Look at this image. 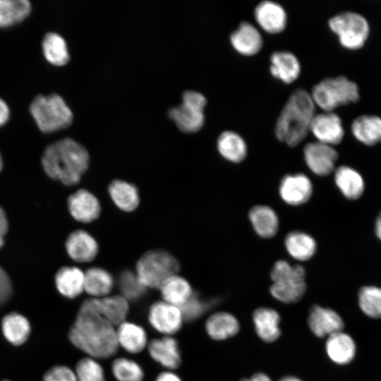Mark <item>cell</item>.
Instances as JSON below:
<instances>
[{
  "label": "cell",
  "mask_w": 381,
  "mask_h": 381,
  "mask_svg": "<svg viewBox=\"0 0 381 381\" xmlns=\"http://www.w3.org/2000/svg\"><path fill=\"white\" fill-rule=\"evenodd\" d=\"M68 338L75 347L95 359L109 358L119 347L116 329L101 315L95 298L81 304Z\"/></svg>",
  "instance_id": "6da1fadb"
},
{
  "label": "cell",
  "mask_w": 381,
  "mask_h": 381,
  "mask_svg": "<svg viewBox=\"0 0 381 381\" xmlns=\"http://www.w3.org/2000/svg\"><path fill=\"white\" fill-rule=\"evenodd\" d=\"M89 155L75 140L66 138L49 145L42 156V165L52 179L66 186L75 185L87 169Z\"/></svg>",
  "instance_id": "7a4b0ae2"
},
{
  "label": "cell",
  "mask_w": 381,
  "mask_h": 381,
  "mask_svg": "<svg viewBox=\"0 0 381 381\" xmlns=\"http://www.w3.org/2000/svg\"><path fill=\"white\" fill-rule=\"evenodd\" d=\"M315 115L310 94L303 89L291 93L276 123L277 138L290 147L299 145L307 136Z\"/></svg>",
  "instance_id": "3957f363"
},
{
  "label": "cell",
  "mask_w": 381,
  "mask_h": 381,
  "mask_svg": "<svg viewBox=\"0 0 381 381\" xmlns=\"http://www.w3.org/2000/svg\"><path fill=\"white\" fill-rule=\"evenodd\" d=\"M273 284L270 291L277 300L291 303L298 301L306 290V271L300 265H291L285 260H277L271 273Z\"/></svg>",
  "instance_id": "277c9868"
},
{
  "label": "cell",
  "mask_w": 381,
  "mask_h": 381,
  "mask_svg": "<svg viewBox=\"0 0 381 381\" xmlns=\"http://www.w3.org/2000/svg\"><path fill=\"white\" fill-rule=\"evenodd\" d=\"M30 111L39 129L45 133L66 128L73 121L71 110L57 94L37 95L30 105Z\"/></svg>",
  "instance_id": "5b68a950"
},
{
  "label": "cell",
  "mask_w": 381,
  "mask_h": 381,
  "mask_svg": "<svg viewBox=\"0 0 381 381\" xmlns=\"http://www.w3.org/2000/svg\"><path fill=\"white\" fill-rule=\"evenodd\" d=\"M310 96L324 111L356 103L360 98L357 84L343 75L322 80L313 87Z\"/></svg>",
  "instance_id": "8992f818"
},
{
  "label": "cell",
  "mask_w": 381,
  "mask_h": 381,
  "mask_svg": "<svg viewBox=\"0 0 381 381\" xmlns=\"http://www.w3.org/2000/svg\"><path fill=\"white\" fill-rule=\"evenodd\" d=\"M179 270V263L173 255L163 250H152L138 260L135 274L146 288L159 289Z\"/></svg>",
  "instance_id": "52a82bcc"
},
{
  "label": "cell",
  "mask_w": 381,
  "mask_h": 381,
  "mask_svg": "<svg viewBox=\"0 0 381 381\" xmlns=\"http://www.w3.org/2000/svg\"><path fill=\"white\" fill-rule=\"evenodd\" d=\"M328 24L330 30L338 37L341 45L347 49H361L369 36L368 20L356 12L339 13L331 18Z\"/></svg>",
  "instance_id": "ba28073f"
},
{
  "label": "cell",
  "mask_w": 381,
  "mask_h": 381,
  "mask_svg": "<svg viewBox=\"0 0 381 381\" xmlns=\"http://www.w3.org/2000/svg\"><path fill=\"white\" fill-rule=\"evenodd\" d=\"M207 100L203 95L195 91H186L183 102L169 111V116L178 128L186 133L198 131L204 124V108Z\"/></svg>",
  "instance_id": "9c48e42d"
},
{
  "label": "cell",
  "mask_w": 381,
  "mask_h": 381,
  "mask_svg": "<svg viewBox=\"0 0 381 381\" xmlns=\"http://www.w3.org/2000/svg\"><path fill=\"white\" fill-rule=\"evenodd\" d=\"M303 153L306 166L314 174L326 176L334 171L338 154L333 146L318 141L309 143Z\"/></svg>",
  "instance_id": "30bf717a"
},
{
  "label": "cell",
  "mask_w": 381,
  "mask_h": 381,
  "mask_svg": "<svg viewBox=\"0 0 381 381\" xmlns=\"http://www.w3.org/2000/svg\"><path fill=\"white\" fill-rule=\"evenodd\" d=\"M147 318L150 325L165 336L179 332L183 322L180 308L164 301L150 306Z\"/></svg>",
  "instance_id": "8fae6325"
},
{
  "label": "cell",
  "mask_w": 381,
  "mask_h": 381,
  "mask_svg": "<svg viewBox=\"0 0 381 381\" xmlns=\"http://www.w3.org/2000/svg\"><path fill=\"white\" fill-rule=\"evenodd\" d=\"M313 193V186L308 176L302 173L286 174L280 181L279 194L287 205L299 206L306 203Z\"/></svg>",
  "instance_id": "7c38bea8"
},
{
  "label": "cell",
  "mask_w": 381,
  "mask_h": 381,
  "mask_svg": "<svg viewBox=\"0 0 381 381\" xmlns=\"http://www.w3.org/2000/svg\"><path fill=\"white\" fill-rule=\"evenodd\" d=\"M310 131L318 142L334 146L341 142L344 129L340 117L333 111L315 114Z\"/></svg>",
  "instance_id": "4fadbf2b"
},
{
  "label": "cell",
  "mask_w": 381,
  "mask_h": 381,
  "mask_svg": "<svg viewBox=\"0 0 381 381\" xmlns=\"http://www.w3.org/2000/svg\"><path fill=\"white\" fill-rule=\"evenodd\" d=\"M308 323L310 330L318 337H329L341 332L344 328L343 320L337 312L318 305L311 307Z\"/></svg>",
  "instance_id": "5bb4252c"
},
{
  "label": "cell",
  "mask_w": 381,
  "mask_h": 381,
  "mask_svg": "<svg viewBox=\"0 0 381 381\" xmlns=\"http://www.w3.org/2000/svg\"><path fill=\"white\" fill-rule=\"evenodd\" d=\"M150 357L169 370L178 368L181 363L179 344L171 336H164L152 339L147 344Z\"/></svg>",
  "instance_id": "9a60e30c"
},
{
  "label": "cell",
  "mask_w": 381,
  "mask_h": 381,
  "mask_svg": "<svg viewBox=\"0 0 381 381\" xmlns=\"http://www.w3.org/2000/svg\"><path fill=\"white\" fill-rule=\"evenodd\" d=\"M68 206L71 216L84 223L96 219L101 212L97 198L85 189L78 190L71 195L68 199Z\"/></svg>",
  "instance_id": "2e32d148"
},
{
  "label": "cell",
  "mask_w": 381,
  "mask_h": 381,
  "mask_svg": "<svg viewBox=\"0 0 381 381\" xmlns=\"http://www.w3.org/2000/svg\"><path fill=\"white\" fill-rule=\"evenodd\" d=\"M254 16L259 26L270 34L283 31L286 25V13L283 7L272 1H263L255 8Z\"/></svg>",
  "instance_id": "e0dca14e"
},
{
  "label": "cell",
  "mask_w": 381,
  "mask_h": 381,
  "mask_svg": "<svg viewBox=\"0 0 381 381\" xmlns=\"http://www.w3.org/2000/svg\"><path fill=\"white\" fill-rule=\"evenodd\" d=\"M248 219L254 231L261 238H271L278 232L279 219L273 208L258 205L250 208Z\"/></svg>",
  "instance_id": "ac0fdd59"
},
{
  "label": "cell",
  "mask_w": 381,
  "mask_h": 381,
  "mask_svg": "<svg viewBox=\"0 0 381 381\" xmlns=\"http://www.w3.org/2000/svg\"><path fill=\"white\" fill-rule=\"evenodd\" d=\"M66 248L69 256L80 262L92 261L98 252L96 240L83 230L75 231L68 236Z\"/></svg>",
  "instance_id": "d6986e66"
},
{
  "label": "cell",
  "mask_w": 381,
  "mask_h": 381,
  "mask_svg": "<svg viewBox=\"0 0 381 381\" xmlns=\"http://www.w3.org/2000/svg\"><path fill=\"white\" fill-rule=\"evenodd\" d=\"M230 42L234 49L242 55L253 56L262 46V38L251 23L242 22L230 36Z\"/></svg>",
  "instance_id": "ffe728a7"
},
{
  "label": "cell",
  "mask_w": 381,
  "mask_h": 381,
  "mask_svg": "<svg viewBox=\"0 0 381 381\" xmlns=\"http://www.w3.org/2000/svg\"><path fill=\"white\" fill-rule=\"evenodd\" d=\"M284 247L292 258L305 262L315 255L317 243L312 236L306 232L292 231L284 238Z\"/></svg>",
  "instance_id": "44dd1931"
},
{
  "label": "cell",
  "mask_w": 381,
  "mask_h": 381,
  "mask_svg": "<svg viewBox=\"0 0 381 381\" xmlns=\"http://www.w3.org/2000/svg\"><path fill=\"white\" fill-rule=\"evenodd\" d=\"M337 187L347 199L359 198L365 188L364 180L359 172L348 166H340L334 171Z\"/></svg>",
  "instance_id": "7402d4cb"
},
{
  "label": "cell",
  "mask_w": 381,
  "mask_h": 381,
  "mask_svg": "<svg viewBox=\"0 0 381 381\" xmlns=\"http://www.w3.org/2000/svg\"><path fill=\"white\" fill-rule=\"evenodd\" d=\"M271 74L276 78L289 84L295 81L301 72L300 63L289 52H276L270 57Z\"/></svg>",
  "instance_id": "603a6c76"
},
{
  "label": "cell",
  "mask_w": 381,
  "mask_h": 381,
  "mask_svg": "<svg viewBox=\"0 0 381 381\" xmlns=\"http://www.w3.org/2000/svg\"><path fill=\"white\" fill-rule=\"evenodd\" d=\"M325 348L329 358L334 363L339 365L350 363L353 359L356 351L353 339L342 331L329 336Z\"/></svg>",
  "instance_id": "cb8c5ba5"
},
{
  "label": "cell",
  "mask_w": 381,
  "mask_h": 381,
  "mask_svg": "<svg viewBox=\"0 0 381 381\" xmlns=\"http://www.w3.org/2000/svg\"><path fill=\"white\" fill-rule=\"evenodd\" d=\"M116 331L119 346L130 353H140L147 345V333L140 325L125 321Z\"/></svg>",
  "instance_id": "d4e9b609"
},
{
  "label": "cell",
  "mask_w": 381,
  "mask_h": 381,
  "mask_svg": "<svg viewBox=\"0 0 381 381\" xmlns=\"http://www.w3.org/2000/svg\"><path fill=\"white\" fill-rule=\"evenodd\" d=\"M253 320L255 332L263 341L272 342L280 336V316L275 310L259 308L253 312Z\"/></svg>",
  "instance_id": "484cf974"
},
{
  "label": "cell",
  "mask_w": 381,
  "mask_h": 381,
  "mask_svg": "<svg viewBox=\"0 0 381 381\" xmlns=\"http://www.w3.org/2000/svg\"><path fill=\"white\" fill-rule=\"evenodd\" d=\"M354 138L365 145H374L381 142V118L375 115H362L351 123Z\"/></svg>",
  "instance_id": "4316f807"
},
{
  "label": "cell",
  "mask_w": 381,
  "mask_h": 381,
  "mask_svg": "<svg viewBox=\"0 0 381 381\" xmlns=\"http://www.w3.org/2000/svg\"><path fill=\"white\" fill-rule=\"evenodd\" d=\"M164 301L180 308L193 295L189 282L182 277L174 274L167 279L159 288Z\"/></svg>",
  "instance_id": "83f0119b"
},
{
  "label": "cell",
  "mask_w": 381,
  "mask_h": 381,
  "mask_svg": "<svg viewBox=\"0 0 381 381\" xmlns=\"http://www.w3.org/2000/svg\"><path fill=\"white\" fill-rule=\"evenodd\" d=\"M55 283L61 294L74 298L84 291V273L78 267H63L56 274Z\"/></svg>",
  "instance_id": "f1b7e54d"
},
{
  "label": "cell",
  "mask_w": 381,
  "mask_h": 381,
  "mask_svg": "<svg viewBox=\"0 0 381 381\" xmlns=\"http://www.w3.org/2000/svg\"><path fill=\"white\" fill-rule=\"evenodd\" d=\"M239 322L231 314L219 312L212 315L205 322L207 334L214 340H224L238 332Z\"/></svg>",
  "instance_id": "f546056e"
},
{
  "label": "cell",
  "mask_w": 381,
  "mask_h": 381,
  "mask_svg": "<svg viewBox=\"0 0 381 381\" xmlns=\"http://www.w3.org/2000/svg\"><path fill=\"white\" fill-rule=\"evenodd\" d=\"M217 146L221 156L230 162H241L247 155L245 140L234 131L222 132L218 137Z\"/></svg>",
  "instance_id": "4dcf8cb0"
},
{
  "label": "cell",
  "mask_w": 381,
  "mask_h": 381,
  "mask_svg": "<svg viewBox=\"0 0 381 381\" xmlns=\"http://www.w3.org/2000/svg\"><path fill=\"white\" fill-rule=\"evenodd\" d=\"M95 301L101 315L114 326H118L126 321L129 311V304L121 295L95 298Z\"/></svg>",
  "instance_id": "1f68e13d"
},
{
  "label": "cell",
  "mask_w": 381,
  "mask_h": 381,
  "mask_svg": "<svg viewBox=\"0 0 381 381\" xmlns=\"http://www.w3.org/2000/svg\"><path fill=\"white\" fill-rule=\"evenodd\" d=\"M110 273L100 267H92L84 273V290L93 298L107 296L114 286Z\"/></svg>",
  "instance_id": "d6a6232c"
},
{
  "label": "cell",
  "mask_w": 381,
  "mask_h": 381,
  "mask_svg": "<svg viewBox=\"0 0 381 381\" xmlns=\"http://www.w3.org/2000/svg\"><path fill=\"white\" fill-rule=\"evenodd\" d=\"M1 329L5 338L13 345L23 344L30 332L29 321L23 315L11 313L4 317Z\"/></svg>",
  "instance_id": "836d02e7"
},
{
  "label": "cell",
  "mask_w": 381,
  "mask_h": 381,
  "mask_svg": "<svg viewBox=\"0 0 381 381\" xmlns=\"http://www.w3.org/2000/svg\"><path fill=\"white\" fill-rule=\"evenodd\" d=\"M108 190L114 204L123 211H133L139 204L138 190L131 183L115 180L109 184Z\"/></svg>",
  "instance_id": "e575fe53"
},
{
  "label": "cell",
  "mask_w": 381,
  "mask_h": 381,
  "mask_svg": "<svg viewBox=\"0 0 381 381\" xmlns=\"http://www.w3.org/2000/svg\"><path fill=\"white\" fill-rule=\"evenodd\" d=\"M42 47L45 59L51 64L61 66L68 61L70 56L67 44L59 34L53 32L47 33Z\"/></svg>",
  "instance_id": "d590c367"
},
{
  "label": "cell",
  "mask_w": 381,
  "mask_h": 381,
  "mask_svg": "<svg viewBox=\"0 0 381 381\" xmlns=\"http://www.w3.org/2000/svg\"><path fill=\"white\" fill-rule=\"evenodd\" d=\"M27 0H0V28H8L25 20L30 13Z\"/></svg>",
  "instance_id": "8d00e7d4"
},
{
  "label": "cell",
  "mask_w": 381,
  "mask_h": 381,
  "mask_svg": "<svg viewBox=\"0 0 381 381\" xmlns=\"http://www.w3.org/2000/svg\"><path fill=\"white\" fill-rule=\"evenodd\" d=\"M358 305L361 310L368 317L381 318V288L365 286L359 290Z\"/></svg>",
  "instance_id": "74e56055"
},
{
  "label": "cell",
  "mask_w": 381,
  "mask_h": 381,
  "mask_svg": "<svg viewBox=\"0 0 381 381\" xmlns=\"http://www.w3.org/2000/svg\"><path fill=\"white\" fill-rule=\"evenodd\" d=\"M111 371L117 381H142L144 378L141 366L126 358H117L114 360Z\"/></svg>",
  "instance_id": "f35d334b"
},
{
  "label": "cell",
  "mask_w": 381,
  "mask_h": 381,
  "mask_svg": "<svg viewBox=\"0 0 381 381\" xmlns=\"http://www.w3.org/2000/svg\"><path fill=\"white\" fill-rule=\"evenodd\" d=\"M119 287L121 296L128 301L140 299L146 291V287L139 280L135 273L125 270L119 277Z\"/></svg>",
  "instance_id": "ab89813d"
},
{
  "label": "cell",
  "mask_w": 381,
  "mask_h": 381,
  "mask_svg": "<svg viewBox=\"0 0 381 381\" xmlns=\"http://www.w3.org/2000/svg\"><path fill=\"white\" fill-rule=\"evenodd\" d=\"M75 373L78 381H105L102 365L91 357L80 359L76 364Z\"/></svg>",
  "instance_id": "60d3db41"
},
{
  "label": "cell",
  "mask_w": 381,
  "mask_h": 381,
  "mask_svg": "<svg viewBox=\"0 0 381 381\" xmlns=\"http://www.w3.org/2000/svg\"><path fill=\"white\" fill-rule=\"evenodd\" d=\"M214 303L203 300L198 293L193 292L190 298L179 308L183 321L192 322L200 318Z\"/></svg>",
  "instance_id": "b9f144b4"
},
{
  "label": "cell",
  "mask_w": 381,
  "mask_h": 381,
  "mask_svg": "<svg viewBox=\"0 0 381 381\" xmlns=\"http://www.w3.org/2000/svg\"><path fill=\"white\" fill-rule=\"evenodd\" d=\"M43 381H78L75 373L68 367L56 365L48 370Z\"/></svg>",
  "instance_id": "7bdbcfd3"
},
{
  "label": "cell",
  "mask_w": 381,
  "mask_h": 381,
  "mask_svg": "<svg viewBox=\"0 0 381 381\" xmlns=\"http://www.w3.org/2000/svg\"><path fill=\"white\" fill-rule=\"evenodd\" d=\"M11 293V280L6 272L0 267V306L9 299Z\"/></svg>",
  "instance_id": "ee69618b"
},
{
  "label": "cell",
  "mask_w": 381,
  "mask_h": 381,
  "mask_svg": "<svg viewBox=\"0 0 381 381\" xmlns=\"http://www.w3.org/2000/svg\"><path fill=\"white\" fill-rule=\"evenodd\" d=\"M8 230V222L6 214L0 207V248L4 245V237Z\"/></svg>",
  "instance_id": "f6af8a7d"
},
{
  "label": "cell",
  "mask_w": 381,
  "mask_h": 381,
  "mask_svg": "<svg viewBox=\"0 0 381 381\" xmlns=\"http://www.w3.org/2000/svg\"><path fill=\"white\" fill-rule=\"evenodd\" d=\"M10 116V110L7 104L0 98V126L4 125Z\"/></svg>",
  "instance_id": "bcb514c9"
},
{
  "label": "cell",
  "mask_w": 381,
  "mask_h": 381,
  "mask_svg": "<svg viewBox=\"0 0 381 381\" xmlns=\"http://www.w3.org/2000/svg\"><path fill=\"white\" fill-rule=\"evenodd\" d=\"M155 381H181V378L174 373L171 371H164L159 373Z\"/></svg>",
  "instance_id": "7dc6e473"
},
{
  "label": "cell",
  "mask_w": 381,
  "mask_h": 381,
  "mask_svg": "<svg viewBox=\"0 0 381 381\" xmlns=\"http://www.w3.org/2000/svg\"><path fill=\"white\" fill-rule=\"evenodd\" d=\"M241 381H272L270 378L265 374L258 373L253 375L250 378H244Z\"/></svg>",
  "instance_id": "c3c4849f"
},
{
  "label": "cell",
  "mask_w": 381,
  "mask_h": 381,
  "mask_svg": "<svg viewBox=\"0 0 381 381\" xmlns=\"http://www.w3.org/2000/svg\"><path fill=\"white\" fill-rule=\"evenodd\" d=\"M375 233L377 237L381 240V212L379 213L375 220Z\"/></svg>",
  "instance_id": "681fc988"
},
{
  "label": "cell",
  "mask_w": 381,
  "mask_h": 381,
  "mask_svg": "<svg viewBox=\"0 0 381 381\" xmlns=\"http://www.w3.org/2000/svg\"><path fill=\"white\" fill-rule=\"evenodd\" d=\"M279 381H302V380L294 376H286V377H282Z\"/></svg>",
  "instance_id": "f907efd6"
},
{
  "label": "cell",
  "mask_w": 381,
  "mask_h": 381,
  "mask_svg": "<svg viewBox=\"0 0 381 381\" xmlns=\"http://www.w3.org/2000/svg\"><path fill=\"white\" fill-rule=\"evenodd\" d=\"M2 169V160H1V155H0V171Z\"/></svg>",
  "instance_id": "816d5d0a"
},
{
  "label": "cell",
  "mask_w": 381,
  "mask_h": 381,
  "mask_svg": "<svg viewBox=\"0 0 381 381\" xmlns=\"http://www.w3.org/2000/svg\"><path fill=\"white\" fill-rule=\"evenodd\" d=\"M1 381H10L8 380H1Z\"/></svg>",
  "instance_id": "f5cc1de1"
}]
</instances>
